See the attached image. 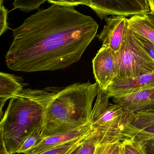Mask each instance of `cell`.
I'll return each instance as SVG.
<instances>
[{
	"mask_svg": "<svg viewBox=\"0 0 154 154\" xmlns=\"http://www.w3.org/2000/svg\"><path fill=\"white\" fill-rule=\"evenodd\" d=\"M114 104L122 105L130 112L154 108V87L113 98Z\"/></svg>",
	"mask_w": 154,
	"mask_h": 154,
	"instance_id": "obj_12",
	"label": "cell"
},
{
	"mask_svg": "<svg viewBox=\"0 0 154 154\" xmlns=\"http://www.w3.org/2000/svg\"><path fill=\"white\" fill-rule=\"evenodd\" d=\"M154 137V108L131 112L128 127V139L136 141Z\"/></svg>",
	"mask_w": 154,
	"mask_h": 154,
	"instance_id": "obj_9",
	"label": "cell"
},
{
	"mask_svg": "<svg viewBox=\"0 0 154 154\" xmlns=\"http://www.w3.org/2000/svg\"><path fill=\"white\" fill-rule=\"evenodd\" d=\"M9 99H10L8 98L0 97V119L3 116V107L7 100Z\"/></svg>",
	"mask_w": 154,
	"mask_h": 154,
	"instance_id": "obj_25",
	"label": "cell"
},
{
	"mask_svg": "<svg viewBox=\"0 0 154 154\" xmlns=\"http://www.w3.org/2000/svg\"><path fill=\"white\" fill-rule=\"evenodd\" d=\"M83 144V143H82ZM81 145L79 146V147H77V148H76L75 150H74L73 152H72L70 154H78V152H79V150L81 146Z\"/></svg>",
	"mask_w": 154,
	"mask_h": 154,
	"instance_id": "obj_29",
	"label": "cell"
},
{
	"mask_svg": "<svg viewBox=\"0 0 154 154\" xmlns=\"http://www.w3.org/2000/svg\"><path fill=\"white\" fill-rule=\"evenodd\" d=\"M92 68L96 82L101 89L106 90L116 74V53L109 48L101 47L92 60Z\"/></svg>",
	"mask_w": 154,
	"mask_h": 154,
	"instance_id": "obj_7",
	"label": "cell"
},
{
	"mask_svg": "<svg viewBox=\"0 0 154 154\" xmlns=\"http://www.w3.org/2000/svg\"><path fill=\"white\" fill-rule=\"evenodd\" d=\"M105 20L106 24L96 36L102 42L101 47L109 48L117 53L125 39L127 18L122 16H111L105 18Z\"/></svg>",
	"mask_w": 154,
	"mask_h": 154,
	"instance_id": "obj_8",
	"label": "cell"
},
{
	"mask_svg": "<svg viewBox=\"0 0 154 154\" xmlns=\"http://www.w3.org/2000/svg\"><path fill=\"white\" fill-rule=\"evenodd\" d=\"M91 134L88 136L82 137L80 139L75 140V141L64 144L62 145L57 146L53 149L46 151L40 154H70L76 148L81 145L84 143V141L87 138L90 137Z\"/></svg>",
	"mask_w": 154,
	"mask_h": 154,
	"instance_id": "obj_16",
	"label": "cell"
},
{
	"mask_svg": "<svg viewBox=\"0 0 154 154\" xmlns=\"http://www.w3.org/2000/svg\"><path fill=\"white\" fill-rule=\"evenodd\" d=\"M119 154H124V149H123V145H122V146H121V150H120V153H119Z\"/></svg>",
	"mask_w": 154,
	"mask_h": 154,
	"instance_id": "obj_30",
	"label": "cell"
},
{
	"mask_svg": "<svg viewBox=\"0 0 154 154\" xmlns=\"http://www.w3.org/2000/svg\"><path fill=\"white\" fill-rule=\"evenodd\" d=\"M91 135L84 141L77 154H95L98 146Z\"/></svg>",
	"mask_w": 154,
	"mask_h": 154,
	"instance_id": "obj_19",
	"label": "cell"
},
{
	"mask_svg": "<svg viewBox=\"0 0 154 154\" xmlns=\"http://www.w3.org/2000/svg\"><path fill=\"white\" fill-rule=\"evenodd\" d=\"M42 133V128H38L32 132L21 146L17 153L29 154L44 139Z\"/></svg>",
	"mask_w": 154,
	"mask_h": 154,
	"instance_id": "obj_15",
	"label": "cell"
},
{
	"mask_svg": "<svg viewBox=\"0 0 154 154\" xmlns=\"http://www.w3.org/2000/svg\"><path fill=\"white\" fill-rule=\"evenodd\" d=\"M3 3V1L0 0V36L9 29L7 22V10Z\"/></svg>",
	"mask_w": 154,
	"mask_h": 154,
	"instance_id": "obj_20",
	"label": "cell"
},
{
	"mask_svg": "<svg viewBox=\"0 0 154 154\" xmlns=\"http://www.w3.org/2000/svg\"><path fill=\"white\" fill-rule=\"evenodd\" d=\"M94 132L91 124L81 128L67 133L59 134L44 138L29 154H40L55 147L90 135Z\"/></svg>",
	"mask_w": 154,
	"mask_h": 154,
	"instance_id": "obj_11",
	"label": "cell"
},
{
	"mask_svg": "<svg viewBox=\"0 0 154 154\" xmlns=\"http://www.w3.org/2000/svg\"><path fill=\"white\" fill-rule=\"evenodd\" d=\"M45 1H19L16 0L13 3V9H19L23 11L29 12L38 9Z\"/></svg>",
	"mask_w": 154,
	"mask_h": 154,
	"instance_id": "obj_17",
	"label": "cell"
},
{
	"mask_svg": "<svg viewBox=\"0 0 154 154\" xmlns=\"http://www.w3.org/2000/svg\"><path fill=\"white\" fill-rule=\"evenodd\" d=\"M140 142L145 154H154V139H147Z\"/></svg>",
	"mask_w": 154,
	"mask_h": 154,
	"instance_id": "obj_22",
	"label": "cell"
},
{
	"mask_svg": "<svg viewBox=\"0 0 154 154\" xmlns=\"http://www.w3.org/2000/svg\"><path fill=\"white\" fill-rule=\"evenodd\" d=\"M116 55L117 71L114 80L136 77L154 71L153 61L128 27L127 20L125 39Z\"/></svg>",
	"mask_w": 154,
	"mask_h": 154,
	"instance_id": "obj_5",
	"label": "cell"
},
{
	"mask_svg": "<svg viewBox=\"0 0 154 154\" xmlns=\"http://www.w3.org/2000/svg\"><path fill=\"white\" fill-rule=\"evenodd\" d=\"M127 24L130 30L154 45V25L146 14L137 15L127 18Z\"/></svg>",
	"mask_w": 154,
	"mask_h": 154,
	"instance_id": "obj_13",
	"label": "cell"
},
{
	"mask_svg": "<svg viewBox=\"0 0 154 154\" xmlns=\"http://www.w3.org/2000/svg\"><path fill=\"white\" fill-rule=\"evenodd\" d=\"M3 122V120L2 118L0 122V154H9L6 150L4 140L2 129Z\"/></svg>",
	"mask_w": 154,
	"mask_h": 154,
	"instance_id": "obj_24",
	"label": "cell"
},
{
	"mask_svg": "<svg viewBox=\"0 0 154 154\" xmlns=\"http://www.w3.org/2000/svg\"><path fill=\"white\" fill-rule=\"evenodd\" d=\"M124 154H145L140 142L127 139L122 142Z\"/></svg>",
	"mask_w": 154,
	"mask_h": 154,
	"instance_id": "obj_18",
	"label": "cell"
},
{
	"mask_svg": "<svg viewBox=\"0 0 154 154\" xmlns=\"http://www.w3.org/2000/svg\"><path fill=\"white\" fill-rule=\"evenodd\" d=\"M119 143L106 145L98 146L95 154H109Z\"/></svg>",
	"mask_w": 154,
	"mask_h": 154,
	"instance_id": "obj_23",
	"label": "cell"
},
{
	"mask_svg": "<svg viewBox=\"0 0 154 154\" xmlns=\"http://www.w3.org/2000/svg\"><path fill=\"white\" fill-rule=\"evenodd\" d=\"M154 139V137H151V138H149V139ZM146 140H147V139H146Z\"/></svg>",
	"mask_w": 154,
	"mask_h": 154,
	"instance_id": "obj_31",
	"label": "cell"
},
{
	"mask_svg": "<svg viewBox=\"0 0 154 154\" xmlns=\"http://www.w3.org/2000/svg\"><path fill=\"white\" fill-rule=\"evenodd\" d=\"M54 88L23 89L11 99L3 117V134L9 154L17 153L28 136L42 128L44 109Z\"/></svg>",
	"mask_w": 154,
	"mask_h": 154,
	"instance_id": "obj_3",
	"label": "cell"
},
{
	"mask_svg": "<svg viewBox=\"0 0 154 154\" xmlns=\"http://www.w3.org/2000/svg\"><path fill=\"white\" fill-rule=\"evenodd\" d=\"M98 85L90 81L55 87L44 109L42 133L44 138L67 133L90 124L92 104Z\"/></svg>",
	"mask_w": 154,
	"mask_h": 154,
	"instance_id": "obj_2",
	"label": "cell"
},
{
	"mask_svg": "<svg viewBox=\"0 0 154 154\" xmlns=\"http://www.w3.org/2000/svg\"><path fill=\"white\" fill-rule=\"evenodd\" d=\"M106 90L98 86L90 123L94 130L91 135L97 146L122 143L127 140L131 112L122 105L111 104Z\"/></svg>",
	"mask_w": 154,
	"mask_h": 154,
	"instance_id": "obj_4",
	"label": "cell"
},
{
	"mask_svg": "<svg viewBox=\"0 0 154 154\" xmlns=\"http://www.w3.org/2000/svg\"><path fill=\"white\" fill-rule=\"evenodd\" d=\"M121 146H122V143H119L109 154H119L120 150H121Z\"/></svg>",
	"mask_w": 154,
	"mask_h": 154,
	"instance_id": "obj_26",
	"label": "cell"
},
{
	"mask_svg": "<svg viewBox=\"0 0 154 154\" xmlns=\"http://www.w3.org/2000/svg\"><path fill=\"white\" fill-rule=\"evenodd\" d=\"M148 2L150 10L149 14L154 17V0H148Z\"/></svg>",
	"mask_w": 154,
	"mask_h": 154,
	"instance_id": "obj_27",
	"label": "cell"
},
{
	"mask_svg": "<svg viewBox=\"0 0 154 154\" xmlns=\"http://www.w3.org/2000/svg\"><path fill=\"white\" fill-rule=\"evenodd\" d=\"M59 5L75 7L79 5L88 6L92 9L101 20L109 15L128 17L147 14L150 12L147 0L125 1H55Z\"/></svg>",
	"mask_w": 154,
	"mask_h": 154,
	"instance_id": "obj_6",
	"label": "cell"
},
{
	"mask_svg": "<svg viewBox=\"0 0 154 154\" xmlns=\"http://www.w3.org/2000/svg\"><path fill=\"white\" fill-rule=\"evenodd\" d=\"M27 85L21 77L0 71V97L11 99Z\"/></svg>",
	"mask_w": 154,
	"mask_h": 154,
	"instance_id": "obj_14",
	"label": "cell"
},
{
	"mask_svg": "<svg viewBox=\"0 0 154 154\" xmlns=\"http://www.w3.org/2000/svg\"><path fill=\"white\" fill-rule=\"evenodd\" d=\"M134 34L136 38L140 42L144 49L149 54V56L151 57L152 60L154 62V45L153 44H152L151 42L146 40L145 39L142 38L141 36H138V35L135 34L134 33Z\"/></svg>",
	"mask_w": 154,
	"mask_h": 154,
	"instance_id": "obj_21",
	"label": "cell"
},
{
	"mask_svg": "<svg viewBox=\"0 0 154 154\" xmlns=\"http://www.w3.org/2000/svg\"><path fill=\"white\" fill-rule=\"evenodd\" d=\"M146 15H147V17H148V19L150 20L151 22L154 25V17L153 16L149 13L146 14Z\"/></svg>",
	"mask_w": 154,
	"mask_h": 154,
	"instance_id": "obj_28",
	"label": "cell"
},
{
	"mask_svg": "<svg viewBox=\"0 0 154 154\" xmlns=\"http://www.w3.org/2000/svg\"><path fill=\"white\" fill-rule=\"evenodd\" d=\"M99 25L74 6L52 4L13 30L8 68L25 72L64 69L80 60Z\"/></svg>",
	"mask_w": 154,
	"mask_h": 154,
	"instance_id": "obj_1",
	"label": "cell"
},
{
	"mask_svg": "<svg viewBox=\"0 0 154 154\" xmlns=\"http://www.w3.org/2000/svg\"><path fill=\"white\" fill-rule=\"evenodd\" d=\"M153 87L154 71L136 77L114 80L106 91L109 98H114Z\"/></svg>",
	"mask_w": 154,
	"mask_h": 154,
	"instance_id": "obj_10",
	"label": "cell"
}]
</instances>
